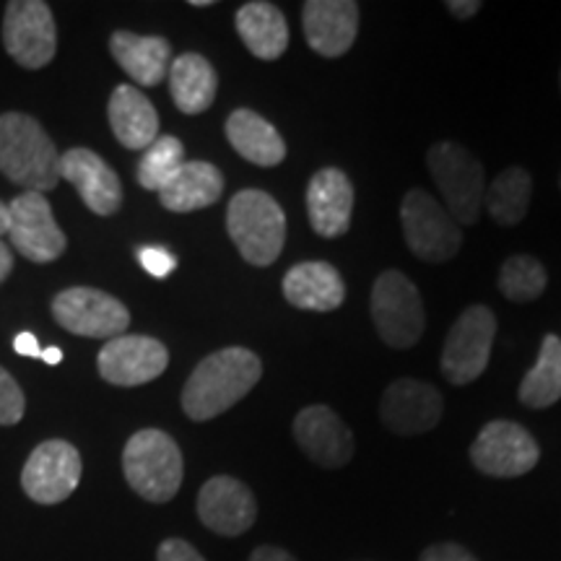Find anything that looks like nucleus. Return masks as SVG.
<instances>
[{
  "instance_id": "412c9836",
  "label": "nucleus",
  "mask_w": 561,
  "mask_h": 561,
  "mask_svg": "<svg viewBox=\"0 0 561 561\" xmlns=\"http://www.w3.org/2000/svg\"><path fill=\"white\" fill-rule=\"evenodd\" d=\"M284 297L297 310L333 312L346 299V286L331 263L307 261L284 276Z\"/></svg>"
},
{
  "instance_id": "6ab92c4d",
  "label": "nucleus",
  "mask_w": 561,
  "mask_h": 561,
  "mask_svg": "<svg viewBox=\"0 0 561 561\" xmlns=\"http://www.w3.org/2000/svg\"><path fill=\"white\" fill-rule=\"evenodd\" d=\"M60 180H68L96 216H112L123 206V185L100 153L70 149L60 153Z\"/></svg>"
},
{
  "instance_id": "0eeeda50",
  "label": "nucleus",
  "mask_w": 561,
  "mask_h": 561,
  "mask_svg": "<svg viewBox=\"0 0 561 561\" xmlns=\"http://www.w3.org/2000/svg\"><path fill=\"white\" fill-rule=\"evenodd\" d=\"M401 224L411 252L426 263H447L462 248L460 224L437 198L424 191H409L401 206Z\"/></svg>"
},
{
  "instance_id": "a19ab883",
  "label": "nucleus",
  "mask_w": 561,
  "mask_h": 561,
  "mask_svg": "<svg viewBox=\"0 0 561 561\" xmlns=\"http://www.w3.org/2000/svg\"><path fill=\"white\" fill-rule=\"evenodd\" d=\"M9 227H11V214H9V206H5V203L0 201V237L9 234Z\"/></svg>"
},
{
  "instance_id": "393cba45",
  "label": "nucleus",
  "mask_w": 561,
  "mask_h": 561,
  "mask_svg": "<svg viewBox=\"0 0 561 561\" xmlns=\"http://www.w3.org/2000/svg\"><path fill=\"white\" fill-rule=\"evenodd\" d=\"M237 32L244 47L261 60H278L289 47V24L278 5L252 0L237 11Z\"/></svg>"
},
{
  "instance_id": "39448f33",
  "label": "nucleus",
  "mask_w": 561,
  "mask_h": 561,
  "mask_svg": "<svg viewBox=\"0 0 561 561\" xmlns=\"http://www.w3.org/2000/svg\"><path fill=\"white\" fill-rule=\"evenodd\" d=\"M426 164L437 182L447 214L460 227L479 221L483 206V164L466 146L442 140L426 153Z\"/></svg>"
},
{
  "instance_id": "7ed1b4c3",
  "label": "nucleus",
  "mask_w": 561,
  "mask_h": 561,
  "mask_svg": "<svg viewBox=\"0 0 561 561\" xmlns=\"http://www.w3.org/2000/svg\"><path fill=\"white\" fill-rule=\"evenodd\" d=\"M125 481L146 502L164 504L178 496L185 462L170 434L161 430H140L123 450Z\"/></svg>"
},
{
  "instance_id": "2eb2a0df",
  "label": "nucleus",
  "mask_w": 561,
  "mask_h": 561,
  "mask_svg": "<svg viewBox=\"0 0 561 561\" xmlns=\"http://www.w3.org/2000/svg\"><path fill=\"white\" fill-rule=\"evenodd\" d=\"M442 411H445V401H442L439 390L430 382L411 380V377L392 382L380 403L382 424L401 437L432 432L439 424Z\"/></svg>"
},
{
  "instance_id": "9b49d317",
  "label": "nucleus",
  "mask_w": 561,
  "mask_h": 561,
  "mask_svg": "<svg viewBox=\"0 0 561 561\" xmlns=\"http://www.w3.org/2000/svg\"><path fill=\"white\" fill-rule=\"evenodd\" d=\"M541 458V447L533 434L515 421H491L471 445V460L483 476L517 479L530 473Z\"/></svg>"
},
{
  "instance_id": "473e14b6",
  "label": "nucleus",
  "mask_w": 561,
  "mask_h": 561,
  "mask_svg": "<svg viewBox=\"0 0 561 561\" xmlns=\"http://www.w3.org/2000/svg\"><path fill=\"white\" fill-rule=\"evenodd\" d=\"M136 255H138V263L144 265V271L151 273L153 278H167L174 268H178V257L164 248L146 244V248H138Z\"/></svg>"
},
{
  "instance_id": "aec40b11",
  "label": "nucleus",
  "mask_w": 561,
  "mask_h": 561,
  "mask_svg": "<svg viewBox=\"0 0 561 561\" xmlns=\"http://www.w3.org/2000/svg\"><path fill=\"white\" fill-rule=\"evenodd\" d=\"M307 214L314 234L335 240L343 237L351 227V214H354V185L346 172L325 167L307 185Z\"/></svg>"
},
{
  "instance_id": "c756f323",
  "label": "nucleus",
  "mask_w": 561,
  "mask_h": 561,
  "mask_svg": "<svg viewBox=\"0 0 561 561\" xmlns=\"http://www.w3.org/2000/svg\"><path fill=\"white\" fill-rule=\"evenodd\" d=\"M182 164H185V146L174 136H159L138 161V185L159 193L178 174Z\"/></svg>"
},
{
  "instance_id": "58836bf2",
  "label": "nucleus",
  "mask_w": 561,
  "mask_h": 561,
  "mask_svg": "<svg viewBox=\"0 0 561 561\" xmlns=\"http://www.w3.org/2000/svg\"><path fill=\"white\" fill-rule=\"evenodd\" d=\"M11 271H13V255L11 250L5 248V242L0 240V284L11 276Z\"/></svg>"
},
{
  "instance_id": "1a4fd4ad",
  "label": "nucleus",
  "mask_w": 561,
  "mask_h": 561,
  "mask_svg": "<svg viewBox=\"0 0 561 561\" xmlns=\"http://www.w3.org/2000/svg\"><path fill=\"white\" fill-rule=\"evenodd\" d=\"M3 45L21 68H45L58 53V30L50 5L42 0H11L5 5Z\"/></svg>"
},
{
  "instance_id": "f257e3e1",
  "label": "nucleus",
  "mask_w": 561,
  "mask_h": 561,
  "mask_svg": "<svg viewBox=\"0 0 561 561\" xmlns=\"http://www.w3.org/2000/svg\"><path fill=\"white\" fill-rule=\"evenodd\" d=\"M263 364L250 348L229 346L216 351L193 369L182 388V411L193 421H208L227 413L261 382Z\"/></svg>"
},
{
  "instance_id": "4c0bfd02",
  "label": "nucleus",
  "mask_w": 561,
  "mask_h": 561,
  "mask_svg": "<svg viewBox=\"0 0 561 561\" xmlns=\"http://www.w3.org/2000/svg\"><path fill=\"white\" fill-rule=\"evenodd\" d=\"M250 561H297L289 551L278 549V546H261L250 553Z\"/></svg>"
},
{
  "instance_id": "20e7f679",
  "label": "nucleus",
  "mask_w": 561,
  "mask_h": 561,
  "mask_svg": "<svg viewBox=\"0 0 561 561\" xmlns=\"http://www.w3.org/2000/svg\"><path fill=\"white\" fill-rule=\"evenodd\" d=\"M227 229L240 255L265 268L276 263L286 242V216L265 191H240L229 201Z\"/></svg>"
},
{
  "instance_id": "b1692460",
  "label": "nucleus",
  "mask_w": 561,
  "mask_h": 561,
  "mask_svg": "<svg viewBox=\"0 0 561 561\" xmlns=\"http://www.w3.org/2000/svg\"><path fill=\"white\" fill-rule=\"evenodd\" d=\"M224 193V174L210 161H185L159 191V201L174 214H191L214 206Z\"/></svg>"
},
{
  "instance_id": "4468645a",
  "label": "nucleus",
  "mask_w": 561,
  "mask_h": 561,
  "mask_svg": "<svg viewBox=\"0 0 561 561\" xmlns=\"http://www.w3.org/2000/svg\"><path fill=\"white\" fill-rule=\"evenodd\" d=\"M170 364V351L149 335H117L107 341L96 356L104 382L117 388H138L157 380Z\"/></svg>"
},
{
  "instance_id": "f03ea898",
  "label": "nucleus",
  "mask_w": 561,
  "mask_h": 561,
  "mask_svg": "<svg viewBox=\"0 0 561 561\" xmlns=\"http://www.w3.org/2000/svg\"><path fill=\"white\" fill-rule=\"evenodd\" d=\"M0 172L26 193L55 191L60 182V153L42 125L21 112L0 115Z\"/></svg>"
},
{
  "instance_id": "ddd939ff",
  "label": "nucleus",
  "mask_w": 561,
  "mask_h": 561,
  "mask_svg": "<svg viewBox=\"0 0 561 561\" xmlns=\"http://www.w3.org/2000/svg\"><path fill=\"white\" fill-rule=\"evenodd\" d=\"M9 240L32 263H53L66 252L68 240L42 193H21L9 203Z\"/></svg>"
},
{
  "instance_id": "f8f14e48",
  "label": "nucleus",
  "mask_w": 561,
  "mask_h": 561,
  "mask_svg": "<svg viewBox=\"0 0 561 561\" xmlns=\"http://www.w3.org/2000/svg\"><path fill=\"white\" fill-rule=\"evenodd\" d=\"M81 471V455L70 442L47 439L26 460L21 489L37 504H60L79 489Z\"/></svg>"
},
{
  "instance_id": "cd10ccee",
  "label": "nucleus",
  "mask_w": 561,
  "mask_h": 561,
  "mask_svg": "<svg viewBox=\"0 0 561 561\" xmlns=\"http://www.w3.org/2000/svg\"><path fill=\"white\" fill-rule=\"evenodd\" d=\"M530 193H533V178L523 167H510L500 178L489 185V191L483 193V203L491 219L502 227H515L525 219L530 206Z\"/></svg>"
},
{
  "instance_id": "ea45409f",
  "label": "nucleus",
  "mask_w": 561,
  "mask_h": 561,
  "mask_svg": "<svg viewBox=\"0 0 561 561\" xmlns=\"http://www.w3.org/2000/svg\"><path fill=\"white\" fill-rule=\"evenodd\" d=\"M42 362L50 364V367H55V364L62 362V351L58 346H50V348H42Z\"/></svg>"
},
{
  "instance_id": "a211bd4d",
  "label": "nucleus",
  "mask_w": 561,
  "mask_h": 561,
  "mask_svg": "<svg viewBox=\"0 0 561 561\" xmlns=\"http://www.w3.org/2000/svg\"><path fill=\"white\" fill-rule=\"evenodd\" d=\"M307 45L322 58H341L356 42L359 5L354 0H307L301 5Z\"/></svg>"
},
{
  "instance_id": "9d476101",
  "label": "nucleus",
  "mask_w": 561,
  "mask_h": 561,
  "mask_svg": "<svg viewBox=\"0 0 561 561\" xmlns=\"http://www.w3.org/2000/svg\"><path fill=\"white\" fill-rule=\"evenodd\" d=\"M53 318L68 333L83 339H117L130 325V312L121 299L110 297L100 289L73 286L53 299Z\"/></svg>"
},
{
  "instance_id": "6e6552de",
  "label": "nucleus",
  "mask_w": 561,
  "mask_h": 561,
  "mask_svg": "<svg viewBox=\"0 0 561 561\" xmlns=\"http://www.w3.org/2000/svg\"><path fill=\"white\" fill-rule=\"evenodd\" d=\"M496 335V318L489 307L473 305L455 320L442 348V375L453 385H471L486 371Z\"/></svg>"
},
{
  "instance_id": "79ce46f5",
  "label": "nucleus",
  "mask_w": 561,
  "mask_h": 561,
  "mask_svg": "<svg viewBox=\"0 0 561 561\" xmlns=\"http://www.w3.org/2000/svg\"><path fill=\"white\" fill-rule=\"evenodd\" d=\"M191 5H195V9H206V5H210V0H193Z\"/></svg>"
},
{
  "instance_id": "5701e85b",
  "label": "nucleus",
  "mask_w": 561,
  "mask_h": 561,
  "mask_svg": "<svg viewBox=\"0 0 561 561\" xmlns=\"http://www.w3.org/2000/svg\"><path fill=\"white\" fill-rule=\"evenodd\" d=\"M110 53L138 87H157L172 66V47L164 37H140L133 32H115Z\"/></svg>"
},
{
  "instance_id": "c9c22d12",
  "label": "nucleus",
  "mask_w": 561,
  "mask_h": 561,
  "mask_svg": "<svg viewBox=\"0 0 561 561\" xmlns=\"http://www.w3.org/2000/svg\"><path fill=\"white\" fill-rule=\"evenodd\" d=\"M13 348H16V354H21V356H32V359H42V346H39V341L34 339L32 333H19L16 341H13Z\"/></svg>"
},
{
  "instance_id": "7c9ffc66",
  "label": "nucleus",
  "mask_w": 561,
  "mask_h": 561,
  "mask_svg": "<svg viewBox=\"0 0 561 561\" xmlns=\"http://www.w3.org/2000/svg\"><path fill=\"white\" fill-rule=\"evenodd\" d=\"M549 276L546 268L530 255H512L500 271V291L510 301H536L546 291Z\"/></svg>"
},
{
  "instance_id": "2f4dec72",
  "label": "nucleus",
  "mask_w": 561,
  "mask_h": 561,
  "mask_svg": "<svg viewBox=\"0 0 561 561\" xmlns=\"http://www.w3.org/2000/svg\"><path fill=\"white\" fill-rule=\"evenodd\" d=\"M26 401L21 385L13 380L9 369L0 367V426H13L24 419Z\"/></svg>"
},
{
  "instance_id": "c85d7f7f",
  "label": "nucleus",
  "mask_w": 561,
  "mask_h": 561,
  "mask_svg": "<svg viewBox=\"0 0 561 561\" xmlns=\"http://www.w3.org/2000/svg\"><path fill=\"white\" fill-rule=\"evenodd\" d=\"M520 403L528 409H549L561 398V339L549 333L541 343L536 367L520 385Z\"/></svg>"
},
{
  "instance_id": "dca6fc26",
  "label": "nucleus",
  "mask_w": 561,
  "mask_h": 561,
  "mask_svg": "<svg viewBox=\"0 0 561 561\" xmlns=\"http://www.w3.org/2000/svg\"><path fill=\"white\" fill-rule=\"evenodd\" d=\"M294 437L320 468H343L354 458V434L331 405H307L294 419Z\"/></svg>"
},
{
  "instance_id": "a878e982",
  "label": "nucleus",
  "mask_w": 561,
  "mask_h": 561,
  "mask_svg": "<svg viewBox=\"0 0 561 561\" xmlns=\"http://www.w3.org/2000/svg\"><path fill=\"white\" fill-rule=\"evenodd\" d=\"M231 149L257 167H278L286 159V144L280 133L252 110H234L227 121Z\"/></svg>"
},
{
  "instance_id": "e433bc0d",
  "label": "nucleus",
  "mask_w": 561,
  "mask_h": 561,
  "mask_svg": "<svg viewBox=\"0 0 561 561\" xmlns=\"http://www.w3.org/2000/svg\"><path fill=\"white\" fill-rule=\"evenodd\" d=\"M445 9L458 19H471L481 11V3L479 0H447Z\"/></svg>"
},
{
  "instance_id": "f704fd0d",
  "label": "nucleus",
  "mask_w": 561,
  "mask_h": 561,
  "mask_svg": "<svg viewBox=\"0 0 561 561\" xmlns=\"http://www.w3.org/2000/svg\"><path fill=\"white\" fill-rule=\"evenodd\" d=\"M419 561H479V559L458 543H437V546H430V549L421 553Z\"/></svg>"
},
{
  "instance_id": "72a5a7b5",
  "label": "nucleus",
  "mask_w": 561,
  "mask_h": 561,
  "mask_svg": "<svg viewBox=\"0 0 561 561\" xmlns=\"http://www.w3.org/2000/svg\"><path fill=\"white\" fill-rule=\"evenodd\" d=\"M157 561H206V559H203L191 543L182 541V538H167V541L159 546Z\"/></svg>"
},
{
  "instance_id": "f3484780",
  "label": "nucleus",
  "mask_w": 561,
  "mask_h": 561,
  "mask_svg": "<svg viewBox=\"0 0 561 561\" xmlns=\"http://www.w3.org/2000/svg\"><path fill=\"white\" fill-rule=\"evenodd\" d=\"M198 517L208 530L234 538L255 525L257 502L240 479L214 476L198 494Z\"/></svg>"
},
{
  "instance_id": "bb28decb",
  "label": "nucleus",
  "mask_w": 561,
  "mask_h": 561,
  "mask_svg": "<svg viewBox=\"0 0 561 561\" xmlns=\"http://www.w3.org/2000/svg\"><path fill=\"white\" fill-rule=\"evenodd\" d=\"M172 100L185 115H201L216 100L219 79L210 62L198 53H185L170 66Z\"/></svg>"
},
{
  "instance_id": "423d86ee",
  "label": "nucleus",
  "mask_w": 561,
  "mask_h": 561,
  "mask_svg": "<svg viewBox=\"0 0 561 561\" xmlns=\"http://www.w3.org/2000/svg\"><path fill=\"white\" fill-rule=\"evenodd\" d=\"M371 320L388 346H416L426 328L424 305H421L416 284L401 271H385L371 286Z\"/></svg>"
},
{
  "instance_id": "4be33fe9",
  "label": "nucleus",
  "mask_w": 561,
  "mask_h": 561,
  "mask_svg": "<svg viewBox=\"0 0 561 561\" xmlns=\"http://www.w3.org/2000/svg\"><path fill=\"white\" fill-rule=\"evenodd\" d=\"M110 125L125 149L146 151L159 138V115L144 91L136 87H117L110 96Z\"/></svg>"
}]
</instances>
